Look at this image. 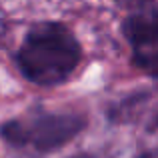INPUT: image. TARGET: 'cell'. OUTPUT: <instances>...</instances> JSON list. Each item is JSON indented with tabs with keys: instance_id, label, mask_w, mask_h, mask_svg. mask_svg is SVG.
<instances>
[{
	"instance_id": "obj_1",
	"label": "cell",
	"mask_w": 158,
	"mask_h": 158,
	"mask_svg": "<svg viewBox=\"0 0 158 158\" xmlns=\"http://www.w3.org/2000/svg\"><path fill=\"white\" fill-rule=\"evenodd\" d=\"M80 44L66 26L44 22L26 34L18 50V68L38 86L66 82L80 64Z\"/></svg>"
},
{
	"instance_id": "obj_2",
	"label": "cell",
	"mask_w": 158,
	"mask_h": 158,
	"mask_svg": "<svg viewBox=\"0 0 158 158\" xmlns=\"http://www.w3.org/2000/svg\"><path fill=\"white\" fill-rule=\"evenodd\" d=\"M84 128V118L72 112L42 114L28 126L10 122L2 128V134L12 144H32L36 150L50 152L70 142Z\"/></svg>"
},
{
	"instance_id": "obj_3",
	"label": "cell",
	"mask_w": 158,
	"mask_h": 158,
	"mask_svg": "<svg viewBox=\"0 0 158 158\" xmlns=\"http://www.w3.org/2000/svg\"><path fill=\"white\" fill-rule=\"evenodd\" d=\"M124 34L134 48L136 62L142 66H158V12H140L124 24Z\"/></svg>"
},
{
	"instance_id": "obj_4",
	"label": "cell",
	"mask_w": 158,
	"mask_h": 158,
	"mask_svg": "<svg viewBox=\"0 0 158 158\" xmlns=\"http://www.w3.org/2000/svg\"><path fill=\"white\" fill-rule=\"evenodd\" d=\"M118 4H122V6H140V4H144L146 0H116Z\"/></svg>"
},
{
	"instance_id": "obj_5",
	"label": "cell",
	"mask_w": 158,
	"mask_h": 158,
	"mask_svg": "<svg viewBox=\"0 0 158 158\" xmlns=\"http://www.w3.org/2000/svg\"><path fill=\"white\" fill-rule=\"evenodd\" d=\"M76 158H88V156H76Z\"/></svg>"
}]
</instances>
